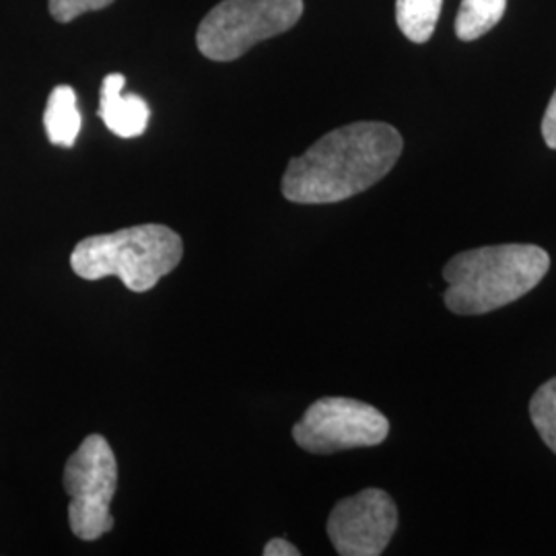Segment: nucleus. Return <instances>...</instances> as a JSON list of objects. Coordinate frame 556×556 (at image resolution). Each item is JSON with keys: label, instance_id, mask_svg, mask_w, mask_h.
Returning a JSON list of instances; mask_svg holds the SVG:
<instances>
[{"label": "nucleus", "instance_id": "obj_1", "mask_svg": "<svg viewBox=\"0 0 556 556\" xmlns=\"http://www.w3.org/2000/svg\"><path fill=\"white\" fill-rule=\"evenodd\" d=\"M404 149L402 135L386 122H355L314 142L289 161L282 197L295 204H334L353 199L386 178Z\"/></svg>", "mask_w": 556, "mask_h": 556}, {"label": "nucleus", "instance_id": "obj_2", "mask_svg": "<svg viewBox=\"0 0 556 556\" xmlns=\"http://www.w3.org/2000/svg\"><path fill=\"white\" fill-rule=\"evenodd\" d=\"M551 268L546 250L532 243H503L462 252L443 268V293L456 316H482L536 289Z\"/></svg>", "mask_w": 556, "mask_h": 556}, {"label": "nucleus", "instance_id": "obj_3", "mask_svg": "<svg viewBox=\"0 0 556 556\" xmlns=\"http://www.w3.org/2000/svg\"><path fill=\"white\" fill-rule=\"evenodd\" d=\"M181 256L184 241L174 229L147 223L83 239L71 254V266L85 280L118 277L130 291L144 293L174 273Z\"/></svg>", "mask_w": 556, "mask_h": 556}, {"label": "nucleus", "instance_id": "obj_4", "mask_svg": "<svg viewBox=\"0 0 556 556\" xmlns=\"http://www.w3.org/2000/svg\"><path fill=\"white\" fill-rule=\"evenodd\" d=\"M301 15L303 0H223L200 21L197 46L208 60L231 62L295 27Z\"/></svg>", "mask_w": 556, "mask_h": 556}, {"label": "nucleus", "instance_id": "obj_5", "mask_svg": "<svg viewBox=\"0 0 556 556\" xmlns=\"http://www.w3.org/2000/svg\"><path fill=\"white\" fill-rule=\"evenodd\" d=\"M64 489L71 497L68 521L80 540H98L114 528L110 514L118 489V462L101 435H89L68 457L64 468Z\"/></svg>", "mask_w": 556, "mask_h": 556}, {"label": "nucleus", "instance_id": "obj_6", "mask_svg": "<svg viewBox=\"0 0 556 556\" xmlns=\"http://www.w3.org/2000/svg\"><path fill=\"white\" fill-rule=\"evenodd\" d=\"M390 435V420L376 406L353 397H319L298 425L293 439L309 454L376 447Z\"/></svg>", "mask_w": 556, "mask_h": 556}, {"label": "nucleus", "instance_id": "obj_7", "mask_svg": "<svg viewBox=\"0 0 556 556\" xmlns=\"http://www.w3.org/2000/svg\"><path fill=\"white\" fill-rule=\"evenodd\" d=\"M326 530L340 556H379L396 534V503L381 489H365L337 503Z\"/></svg>", "mask_w": 556, "mask_h": 556}, {"label": "nucleus", "instance_id": "obj_8", "mask_svg": "<svg viewBox=\"0 0 556 556\" xmlns=\"http://www.w3.org/2000/svg\"><path fill=\"white\" fill-rule=\"evenodd\" d=\"M124 87L126 77L119 73H112L103 79L98 114L116 137L135 139L147 130L151 119V108L139 96L124 93Z\"/></svg>", "mask_w": 556, "mask_h": 556}, {"label": "nucleus", "instance_id": "obj_9", "mask_svg": "<svg viewBox=\"0 0 556 556\" xmlns=\"http://www.w3.org/2000/svg\"><path fill=\"white\" fill-rule=\"evenodd\" d=\"M80 118L77 93L71 85H59L52 89L43 112V128L48 140L56 147L71 149L79 139Z\"/></svg>", "mask_w": 556, "mask_h": 556}, {"label": "nucleus", "instance_id": "obj_10", "mask_svg": "<svg viewBox=\"0 0 556 556\" xmlns=\"http://www.w3.org/2000/svg\"><path fill=\"white\" fill-rule=\"evenodd\" d=\"M443 0H396V23L406 40L425 43L438 27Z\"/></svg>", "mask_w": 556, "mask_h": 556}, {"label": "nucleus", "instance_id": "obj_11", "mask_svg": "<svg viewBox=\"0 0 556 556\" xmlns=\"http://www.w3.org/2000/svg\"><path fill=\"white\" fill-rule=\"evenodd\" d=\"M507 0H462L456 34L462 41H475L489 34L503 20Z\"/></svg>", "mask_w": 556, "mask_h": 556}, {"label": "nucleus", "instance_id": "obj_12", "mask_svg": "<svg viewBox=\"0 0 556 556\" xmlns=\"http://www.w3.org/2000/svg\"><path fill=\"white\" fill-rule=\"evenodd\" d=\"M530 418L538 435L556 456V378L548 379L530 400Z\"/></svg>", "mask_w": 556, "mask_h": 556}, {"label": "nucleus", "instance_id": "obj_13", "mask_svg": "<svg viewBox=\"0 0 556 556\" xmlns=\"http://www.w3.org/2000/svg\"><path fill=\"white\" fill-rule=\"evenodd\" d=\"M110 4H114V0H50L48 9H50V15L59 23H71L83 13L101 11Z\"/></svg>", "mask_w": 556, "mask_h": 556}, {"label": "nucleus", "instance_id": "obj_14", "mask_svg": "<svg viewBox=\"0 0 556 556\" xmlns=\"http://www.w3.org/2000/svg\"><path fill=\"white\" fill-rule=\"evenodd\" d=\"M542 137H544V142L548 144V149H555L556 151V91L551 98L546 112H544Z\"/></svg>", "mask_w": 556, "mask_h": 556}, {"label": "nucleus", "instance_id": "obj_15", "mask_svg": "<svg viewBox=\"0 0 556 556\" xmlns=\"http://www.w3.org/2000/svg\"><path fill=\"white\" fill-rule=\"evenodd\" d=\"M298 548L289 542V540H285V538H275V540H270L266 546H264V556H299Z\"/></svg>", "mask_w": 556, "mask_h": 556}]
</instances>
